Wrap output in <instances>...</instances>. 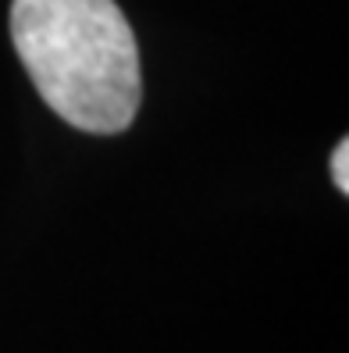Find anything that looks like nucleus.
Returning a JSON list of instances; mask_svg holds the SVG:
<instances>
[{"label":"nucleus","mask_w":349,"mask_h":353,"mask_svg":"<svg viewBox=\"0 0 349 353\" xmlns=\"http://www.w3.org/2000/svg\"><path fill=\"white\" fill-rule=\"evenodd\" d=\"M11 39L32 86L68 125L100 136L132 125L139 47L114 0H14Z\"/></svg>","instance_id":"f257e3e1"},{"label":"nucleus","mask_w":349,"mask_h":353,"mask_svg":"<svg viewBox=\"0 0 349 353\" xmlns=\"http://www.w3.org/2000/svg\"><path fill=\"white\" fill-rule=\"evenodd\" d=\"M346 161H349V143L342 139L335 147V157H332V179H335V185L342 193H349V175H346L349 168H346Z\"/></svg>","instance_id":"f03ea898"}]
</instances>
